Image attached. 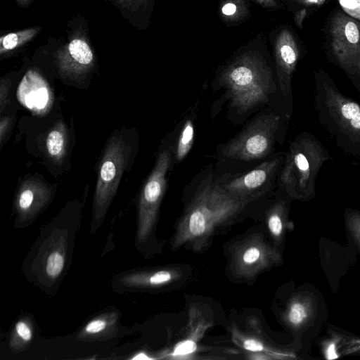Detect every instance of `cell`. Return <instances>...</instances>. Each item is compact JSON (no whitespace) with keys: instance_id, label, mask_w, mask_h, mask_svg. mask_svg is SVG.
Returning <instances> with one entry per match:
<instances>
[{"instance_id":"cell-10","label":"cell","mask_w":360,"mask_h":360,"mask_svg":"<svg viewBox=\"0 0 360 360\" xmlns=\"http://www.w3.org/2000/svg\"><path fill=\"white\" fill-rule=\"evenodd\" d=\"M269 40L280 90L284 98L290 101L292 76L302 56L300 41L295 32L287 25L272 30Z\"/></svg>"},{"instance_id":"cell-3","label":"cell","mask_w":360,"mask_h":360,"mask_svg":"<svg viewBox=\"0 0 360 360\" xmlns=\"http://www.w3.org/2000/svg\"><path fill=\"white\" fill-rule=\"evenodd\" d=\"M314 79L319 122L345 153L360 158V103L343 94L323 70L315 71Z\"/></svg>"},{"instance_id":"cell-27","label":"cell","mask_w":360,"mask_h":360,"mask_svg":"<svg viewBox=\"0 0 360 360\" xmlns=\"http://www.w3.org/2000/svg\"><path fill=\"white\" fill-rule=\"evenodd\" d=\"M106 327V322L103 319H96L89 322L85 328V331L89 334L98 333Z\"/></svg>"},{"instance_id":"cell-18","label":"cell","mask_w":360,"mask_h":360,"mask_svg":"<svg viewBox=\"0 0 360 360\" xmlns=\"http://www.w3.org/2000/svg\"><path fill=\"white\" fill-rule=\"evenodd\" d=\"M51 188L37 179L25 181L18 193L16 206L22 217H28L37 214L49 201Z\"/></svg>"},{"instance_id":"cell-35","label":"cell","mask_w":360,"mask_h":360,"mask_svg":"<svg viewBox=\"0 0 360 360\" xmlns=\"http://www.w3.org/2000/svg\"><path fill=\"white\" fill-rule=\"evenodd\" d=\"M281 1H283L285 4H286V3L288 4V1H289V0H281Z\"/></svg>"},{"instance_id":"cell-14","label":"cell","mask_w":360,"mask_h":360,"mask_svg":"<svg viewBox=\"0 0 360 360\" xmlns=\"http://www.w3.org/2000/svg\"><path fill=\"white\" fill-rule=\"evenodd\" d=\"M250 328L243 330L235 324L231 326L233 340L241 349L248 359H273L288 358L289 354L273 347L263 336L262 332L256 330V321Z\"/></svg>"},{"instance_id":"cell-5","label":"cell","mask_w":360,"mask_h":360,"mask_svg":"<svg viewBox=\"0 0 360 360\" xmlns=\"http://www.w3.org/2000/svg\"><path fill=\"white\" fill-rule=\"evenodd\" d=\"M225 271L235 283L251 284L264 273L282 264L281 250L261 227L252 228L224 246Z\"/></svg>"},{"instance_id":"cell-17","label":"cell","mask_w":360,"mask_h":360,"mask_svg":"<svg viewBox=\"0 0 360 360\" xmlns=\"http://www.w3.org/2000/svg\"><path fill=\"white\" fill-rule=\"evenodd\" d=\"M188 278L187 266L174 265L129 276L125 282L135 286L162 288L177 287Z\"/></svg>"},{"instance_id":"cell-22","label":"cell","mask_w":360,"mask_h":360,"mask_svg":"<svg viewBox=\"0 0 360 360\" xmlns=\"http://www.w3.org/2000/svg\"><path fill=\"white\" fill-rule=\"evenodd\" d=\"M194 140V127L192 121L187 120L180 133L176 148V159L183 160L190 151Z\"/></svg>"},{"instance_id":"cell-12","label":"cell","mask_w":360,"mask_h":360,"mask_svg":"<svg viewBox=\"0 0 360 360\" xmlns=\"http://www.w3.org/2000/svg\"><path fill=\"white\" fill-rule=\"evenodd\" d=\"M56 61L61 73L78 77L90 70L94 63V52L84 36L77 34L60 48Z\"/></svg>"},{"instance_id":"cell-28","label":"cell","mask_w":360,"mask_h":360,"mask_svg":"<svg viewBox=\"0 0 360 360\" xmlns=\"http://www.w3.org/2000/svg\"><path fill=\"white\" fill-rule=\"evenodd\" d=\"M17 334L25 341H30L32 337V333L30 327L23 321H18L15 326Z\"/></svg>"},{"instance_id":"cell-34","label":"cell","mask_w":360,"mask_h":360,"mask_svg":"<svg viewBox=\"0 0 360 360\" xmlns=\"http://www.w3.org/2000/svg\"><path fill=\"white\" fill-rule=\"evenodd\" d=\"M32 0H15V2L21 7L28 6Z\"/></svg>"},{"instance_id":"cell-13","label":"cell","mask_w":360,"mask_h":360,"mask_svg":"<svg viewBox=\"0 0 360 360\" xmlns=\"http://www.w3.org/2000/svg\"><path fill=\"white\" fill-rule=\"evenodd\" d=\"M20 103L37 115H44L52 104V94L46 81L35 70H29L22 79L17 91Z\"/></svg>"},{"instance_id":"cell-7","label":"cell","mask_w":360,"mask_h":360,"mask_svg":"<svg viewBox=\"0 0 360 360\" xmlns=\"http://www.w3.org/2000/svg\"><path fill=\"white\" fill-rule=\"evenodd\" d=\"M326 46L330 60L354 77L360 57V21L342 10L333 11L326 26Z\"/></svg>"},{"instance_id":"cell-25","label":"cell","mask_w":360,"mask_h":360,"mask_svg":"<svg viewBox=\"0 0 360 360\" xmlns=\"http://www.w3.org/2000/svg\"><path fill=\"white\" fill-rule=\"evenodd\" d=\"M292 6L293 13L302 11L307 14L322 7L328 0H289Z\"/></svg>"},{"instance_id":"cell-31","label":"cell","mask_w":360,"mask_h":360,"mask_svg":"<svg viewBox=\"0 0 360 360\" xmlns=\"http://www.w3.org/2000/svg\"><path fill=\"white\" fill-rule=\"evenodd\" d=\"M8 80H1L0 86V104H1V113H2L6 101V97L8 93Z\"/></svg>"},{"instance_id":"cell-11","label":"cell","mask_w":360,"mask_h":360,"mask_svg":"<svg viewBox=\"0 0 360 360\" xmlns=\"http://www.w3.org/2000/svg\"><path fill=\"white\" fill-rule=\"evenodd\" d=\"M283 160V156H280L264 162L249 172L221 185L229 193L250 203L267 191Z\"/></svg>"},{"instance_id":"cell-1","label":"cell","mask_w":360,"mask_h":360,"mask_svg":"<svg viewBox=\"0 0 360 360\" xmlns=\"http://www.w3.org/2000/svg\"><path fill=\"white\" fill-rule=\"evenodd\" d=\"M250 203L210 181L197 191L178 219L171 249L195 253L207 251L214 238L245 217Z\"/></svg>"},{"instance_id":"cell-20","label":"cell","mask_w":360,"mask_h":360,"mask_svg":"<svg viewBox=\"0 0 360 360\" xmlns=\"http://www.w3.org/2000/svg\"><path fill=\"white\" fill-rule=\"evenodd\" d=\"M48 155L56 162L61 161L65 156L68 147L67 130L60 122L49 132L46 139Z\"/></svg>"},{"instance_id":"cell-26","label":"cell","mask_w":360,"mask_h":360,"mask_svg":"<svg viewBox=\"0 0 360 360\" xmlns=\"http://www.w3.org/2000/svg\"><path fill=\"white\" fill-rule=\"evenodd\" d=\"M342 11L360 21V0H338Z\"/></svg>"},{"instance_id":"cell-9","label":"cell","mask_w":360,"mask_h":360,"mask_svg":"<svg viewBox=\"0 0 360 360\" xmlns=\"http://www.w3.org/2000/svg\"><path fill=\"white\" fill-rule=\"evenodd\" d=\"M172 162L169 150H162L148 176L139 199L137 237L146 241L155 228L161 201L166 191L167 173Z\"/></svg>"},{"instance_id":"cell-16","label":"cell","mask_w":360,"mask_h":360,"mask_svg":"<svg viewBox=\"0 0 360 360\" xmlns=\"http://www.w3.org/2000/svg\"><path fill=\"white\" fill-rule=\"evenodd\" d=\"M289 198H280L274 201L265 210L262 228L271 240L280 250L290 227L289 221Z\"/></svg>"},{"instance_id":"cell-21","label":"cell","mask_w":360,"mask_h":360,"mask_svg":"<svg viewBox=\"0 0 360 360\" xmlns=\"http://www.w3.org/2000/svg\"><path fill=\"white\" fill-rule=\"evenodd\" d=\"M41 27H34L8 33L0 39V53L13 51L34 39L41 31Z\"/></svg>"},{"instance_id":"cell-2","label":"cell","mask_w":360,"mask_h":360,"mask_svg":"<svg viewBox=\"0 0 360 360\" xmlns=\"http://www.w3.org/2000/svg\"><path fill=\"white\" fill-rule=\"evenodd\" d=\"M265 38L258 35L223 66L218 81L240 112L266 102L275 89Z\"/></svg>"},{"instance_id":"cell-8","label":"cell","mask_w":360,"mask_h":360,"mask_svg":"<svg viewBox=\"0 0 360 360\" xmlns=\"http://www.w3.org/2000/svg\"><path fill=\"white\" fill-rule=\"evenodd\" d=\"M280 124L278 115L268 114L257 117L224 146L220 154L245 161L265 157L273 148Z\"/></svg>"},{"instance_id":"cell-4","label":"cell","mask_w":360,"mask_h":360,"mask_svg":"<svg viewBox=\"0 0 360 360\" xmlns=\"http://www.w3.org/2000/svg\"><path fill=\"white\" fill-rule=\"evenodd\" d=\"M328 151L311 134L303 131L290 143L278 176V184L289 198L309 200L315 196L316 179Z\"/></svg>"},{"instance_id":"cell-15","label":"cell","mask_w":360,"mask_h":360,"mask_svg":"<svg viewBox=\"0 0 360 360\" xmlns=\"http://www.w3.org/2000/svg\"><path fill=\"white\" fill-rule=\"evenodd\" d=\"M316 309L314 298L305 292H298L286 300L279 313V319L292 332H300L309 326Z\"/></svg>"},{"instance_id":"cell-32","label":"cell","mask_w":360,"mask_h":360,"mask_svg":"<svg viewBox=\"0 0 360 360\" xmlns=\"http://www.w3.org/2000/svg\"><path fill=\"white\" fill-rule=\"evenodd\" d=\"M11 120L9 117H4L0 121V143L2 146L4 138L7 133Z\"/></svg>"},{"instance_id":"cell-33","label":"cell","mask_w":360,"mask_h":360,"mask_svg":"<svg viewBox=\"0 0 360 360\" xmlns=\"http://www.w3.org/2000/svg\"><path fill=\"white\" fill-rule=\"evenodd\" d=\"M354 77L357 79L358 83L360 86V57H359V59L357 65H356L355 74H354Z\"/></svg>"},{"instance_id":"cell-6","label":"cell","mask_w":360,"mask_h":360,"mask_svg":"<svg viewBox=\"0 0 360 360\" xmlns=\"http://www.w3.org/2000/svg\"><path fill=\"white\" fill-rule=\"evenodd\" d=\"M131 145L120 134L106 145L99 167L94 198V219H102L113 199L127 166Z\"/></svg>"},{"instance_id":"cell-30","label":"cell","mask_w":360,"mask_h":360,"mask_svg":"<svg viewBox=\"0 0 360 360\" xmlns=\"http://www.w3.org/2000/svg\"><path fill=\"white\" fill-rule=\"evenodd\" d=\"M117 4L122 7L137 9L146 4L149 0H117Z\"/></svg>"},{"instance_id":"cell-24","label":"cell","mask_w":360,"mask_h":360,"mask_svg":"<svg viewBox=\"0 0 360 360\" xmlns=\"http://www.w3.org/2000/svg\"><path fill=\"white\" fill-rule=\"evenodd\" d=\"M64 266V258L63 255L53 252L47 258L46 272L51 278H56L60 274Z\"/></svg>"},{"instance_id":"cell-29","label":"cell","mask_w":360,"mask_h":360,"mask_svg":"<svg viewBox=\"0 0 360 360\" xmlns=\"http://www.w3.org/2000/svg\"><path fill=\"white\" fill-rule=\"evenodd\" d=\"M260 6L269 9V10H278L283 8V5L278 0H253Z\"/></svg>"},{"instance_id":"cell-23","label":"cell","mask_w":360,"mask_h":360,"mask_svg":"<svg viewBox=\"0 0 360 360\" xmlns=\"http://www.w3.org/2000/svg\"><path fill=\"white\" fill-rule=\"evenodd\" d=\"M345 222L349 234L360 249V212L347 209L345 212Z\"/></svg>"},{"instance_id":"cell-19","label":"cell","mask_w":360,"mask_h":360,"mask_svg":"<svg viewBox=\"0 0 360 360\" xmlns=\"http://www.w3.org/2000/svg\"><path fill=\"white\" fill-rule=\"evenodd\" d=\"M219 15L225 24L231 26L248 20L251 12L246 0H221Z\"/></svg>"}]
</instances>
